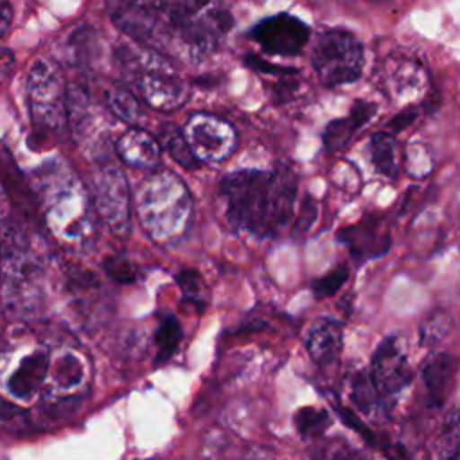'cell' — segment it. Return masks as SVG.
I'll list each match as a JSON object with an SVG mask.
<instances>
[{
    "mask_svg": "<svg viewBox=\"0 0 460 460\" xmlns=\"http://www.w3.org/2000/svg\"><path fill=\"white\" fill-rule=\"evenodd\" d=\"M228 221L259 237L277 235L289 221L296 196V176L277 171H237L221 181Z\"/></svg>",
    "mask_w": 460,
    "mask_h": 460,
    "instance_id": "1",
    "label": "cell"
},
{
    "mask_svg": "<svg viewBox=\"0 0 460 460\" xmlns=\"http://www.w3.org/2000/svg\"><path fill=\"white\" fill-rule=\"evenodd\" d=\"M162 14L176 38L194 54L217 50L234 18L221 0H158Z\"/></svg>",
    "mask_w": 460,
    "mask_h": 460,
    "instance_id": "2",
    "label": "cell"
},
{
    "mask_svg": "<svg viewBox=\"0 0 460 460\" xmlns=\"http://www.w3.org/2000/svg\"><path fill=\"white\" fill-rule=\"evenodd\" d=\"M120 63L131 72L140 97L155 110L172 111L185 104L189 97L187 84L174 74V70L155 52L144 58L131 49H120Z\"/></svg>",
    "mask_w": 460,
    "mask_h": 460,
    "instance_id": "3",
    "label": "cell"
},
{
    "mask_svg": "<svg viewBox=\"0 0 460 460\" xmlns=\"http://www.w3.org/2000/svg\"><path fill=\"white\" fill-rule=\"evenodd\" d=\"M311 61L325 86L349 84L361 75L363 47L352 32L329 29L316 38Z\"/></svg>",
    "mask_w": 460,
    "mask_h": 460,
    "instance_id": "4",
    "label": "cell"
},
{
    "mask_svg": "<svg viewBox=\"0 0 460 460\" xmlns=\"http://www.w3.org/2000/svg\"><path fill=\"white\" fill-rule=\"evenodd\" d=\"M29 111L36 128L56 131L63 126L68 108L59 70L47 59H38L27 77Z\"/></svg>",
    "mask_w": 460,
    "mask_h": 460,
    "instance_id": "5",
    "label": "cell"
},
{
    "mask_svg": "<svg viewBox=\"0 0 460 460\" xmlns=\"http://www.w3.org/2000/svg\"><path fill=\"white\" fill-rule=\"evenodd\" d=\"M111 20L131 40L153 50L165 49L176 38L160 7L144 0H120L111 11Z\"/></svg>",
    "mask_w": 460,
    "mask_h": 460,
    "instance_id": "6",
    "label": "cell"
},
{
    "mask_svg": "<svg viewBox=\"0 0 460 460\" xmlns=\"http://www.w3.org/2000/svg\"><path fill=\"white\" fill-rule=\"evenodd\" d=\"M189 207V192L183 183L169 172L155 174L140 187V217L147 225L167 228L165 221L171 219V216L178 221L187 214Z\"/></svg>",
    "mask_w": 460,
    "mask_h": 460,
    "instance_id": "7",
    "label": "cell"
},
{
    "mask_svg": "<svg viewBox=\"0 0 460 460\" xmlns=\"http://www.w3.org/2000/svg\"><path fill=\"white\" fill-rule=\"evenodd\" d=\"M183 133L201 162H221L234 153L235 131L216 115L192 113L185 122Z\"/></svg>",
    "mask_w": 460,
    "mask_h": 460,
    "instance_id": "8",
    "label": "cell"
},
{
    "mask_svg": "<svg viewBox=\"0 0 460 460\" xmlns=\"http://www.w3.org/2000/svg\"><path fill=\"white\" fill-rule=\"evenodd\" d=\"M252 38L268 54L296 56L309 41V27L289 13H279L255 23Z\"/></svg>",
    "mask_w": 460,
    "mask_h": 460,
    "instance_id": "9",
    "label": "cell"
},
{
    "mask_svg": "<svg viewBox=\"0 0 460 460\" xmlns=\"http://www.w3.org/2000/svg\"><path fill=\"white\" fill-rule=\"evenodd\" d=\"M368 376L385 399L397 395L410 385V365L395 336H390L377 345Z\"/></svg>",
    "mask_w": 460,
    "mask_h": 460,
    "instance_id": "10",
    "label": "cell"
},
{
    "mask_svg": "<svg viewBox=\"0 0 460 460\" xmlns=\"http://www.w3.org/2000/svg\"><path fill=\"white\" fill-rule=\"evenodd\" d=\"M95 198L99 210L113 230H126L128 187L122 172L111 164L102 165L95 174Z\"/></svg>",
    "mask_w": 460,
    "mask_h": 460,
    "instance_id": "11",
    "label": "cell"
},
{
    "mask_svg": "<svg viewBox=\"0 0 460 460\" xmlns=\"http://www.w3.org/2000/svg\"><path fill=\"white\" fill-rule=\"evenodd\" d=\"M458 372V359L451 354H433L422 367V383L428 397V404L433 408L444 406L449 399Z\"/></svg>",
    "mask_w": 460,
    "mask_h": 460,
    "instance_id": "12",
    "label": "cell"
},
{
    "mask_svg": "<svg viewBox=\"0 0 460 460\" xmlns=\"http://www.w3.org/2000/svg\"><path fill=\"white\" fill-rule=\"evenodd\" d=\"M120 160L137 169H153L160 162V146L147 131L131 128L120 135L115 144Z\"/></svg>",
    "mask_w": 460,
    "mask_h": 460,
    "instance_id": "13",
    "label": "cell"
},
{
    "mask_svg": "<svg viewBox=\"0 0 460 460\" xmlns=\"http://www.w3.org/2000/svg\"><path fill=\"white\" fill-rule=\"evenodd\" d=\"M343 327L338 320L320 318L313 323L305 336V347L311 359L318 365L332 363L341 349Z\"/></svg>",
    "mask_w": 460,
    "mask_h": 460,
    "instance_id": "14",
    "label": "cell"
},
{
    "mask_svg": "<svg viewBox=\"0 0 460 460\" xmlns=\"http://www.w3.org/2000/svg\"><path fill=\"white\" fill-rule=\"evenodd\" d=\"M340 239L349 246L356 259H370L388 250L390 239L386 234L377 230L376 223H359L347 226L340 232Z\"/></svg>",
    "mask_w": 460,
    "mask_h": 460,
    "instance_id": "15",
    "label": "cell"
},
{
    "mask_svg": "<svg viewBox=\"0 0 460 460\" xmlns=\"http://www.w3.org/2000/svg\"><path fill=\"white\" fill-rule=\"evenodd\" d=\"M374 111H376V106L372 102L358 101L352 106L347 119H336L331 124H327L325 135H323V142H325L327 149L329 151H338L343 146H347L352 133L358 128H361L365 122H368V119L374 115Z\"/></svg>",
    "mask_w": 460,
    "mask_h": 460,
    "instance_id": "16",
    "label": "cell"
},
{
    "mask_svg": "<svg viewBox=\"0 0 460 460\" xmlns=\"http://www.w3.org/2000/svg\"><path fill=\"white\" fill-rule=\"evenodd\" d=\"M47 367H49L47 352L40 350L29 358H25L9 379L7 386H9L11 394H14L18 397H31L41 386Z\"/></svg>",
    "mask_w": 460,
    "mask_h": 460,
    "instance_id": "17",
    "label": "cell"
},
{
    "mask_svg": "<svg viewBox=\"0 0 460 460\" xmlns=\"http://www.w3.org/2000/svg\"><path fill=\"white\" fill-rule=\"evenodd\" d=\"M158 142L165 147V151L183 167L189 171H194L201 165V160L194 153L192 146L189 144L185 133L178 129L174 124H162L158 128Z\"/></svg>",
    "mask_w": 460,
    "mask_h": 460,
    "instance_id": "18",
    "label": "cell"
},
{
    "mask_svg": "<svg viewBox=\"0 0 460 460\" xmlns=\"http://www.w3.org/2000/svg\"><path fill=\"white\" fill-rule=\"evenodd\" d=\"M370 156L372 164L379 174L386 178H395L399 171L397 162V144L390 133L377 131L370 138Z\"/></svg>",
    "mask_w": 460,
    "mask_h": 460,
    "instance_id": "19",
    "label": "cell"
},
{
    "mask_svg": "<svg viewBox=\"0 0 460 460\" xmlns=\"http://www.w3.org/2000/svg\"><path fill=\"white\" fill-rule=\"evenodd\" d=\"M438 460H460V408L449 411L437 440Z\"/></svg>",
    "mask_w": 460,
    "mask_h": 460,
    "instance_id": "20",
    "label": "cell"
},
{
    "mask_svg": "<svg viewBox=\"0 0 460 460\" xmlns=\"http://www.w3.org/2000/svg\"><path fill=\"white\" fill-rule=\"evenodd\" d=\"M181 338H183V331H181V325H180L178 318L176 316H165L160 322V325L156 329V334H155V340H156V345H158V354H156L155 363L162 365V363L169 361L172 358V354L176 352Z\"/></svg>",
    "mask_w": 460,
    "mask_h": 460,
    "instance_id": "21",
    "label": "cell"
},
{
    "mask_svg": "<svg viewBox=\"0 0 460 460\" xmlns=\"http://www.w3.org/2000/svg\"><path fill=\"white\" fill-rule=\"evenodd\" d=\"M350 397H352L354 404L363 413H368V415H372L374 411H379L383 408V401H385V397L379 394L374 381L367 374H358L354 377L352 388H350Z\"/></svg>",
    "mask_w": 460,
    "mask_h": 460,
    "instance_id": "22",
    "label": "cell"
},
{
    "mask_svg": "<svg viewBox=\"0 0 460 460\" xmlns=\"http://www.w3.org/2000/svg\"><path fill=\"white\" fill-rule=\"evenodd\" d=\"M106 102L120 120L137 122L142 115L140 101L122 86H111L106 93Z\"/></svg>",
    "mask_w": 460,
    "mask_h": 460,
    "instance_id": "23",
    "label": "cell"
},
{
    "mask_svg": "<svg viewBox=\"0 0 460 460\" xmlns=\"http://www.w3.org/2000/svg\"><path fill=\"white\" fill-rule=\"evenodd\" d=\"M331 424V415L318 408H300L295 413V426L304 438H320Z\"/></svg>",
    "mask_w": 460,
    "mask_h": 460,
    "instance_id": "24",
    "label": "cell"
},
{
    "mask_svg": "<svg viewBox=\"0 0 460 460\" xmlns=\"http://www.w3.org/2000/svg\"><path fill=\"white\" fill-rule=\"evenodd\" d=\"M4 185H5V190L9 192L13 203L22 207V210L25 214H32L34 212L31 192H27V189H25V185L22 181V176L18 174L16 169H13L11 172L7 171V167L4 169Z\"/></svg>",
    "mask_w": 460,
    "mask_h": 460,
    "instance_id": "25",
    "label": "cell"
},
{
    "mask_svg": "<svg viewBox=\"0 0 460 460\" xmlns=\"http://www.w3.org/2000/svg\"><path fill=\"white\" fill-rule=\"evenodd\" d=\"M347 277H349L347 266H338V268H334L332 271L325 273L323 277L314 279V282H313V291H314V295H316L318 298L331 296V295H334V293L345 284Z\"/></svg>",
    "mask_w": 460,
    "mask_h": 460,
    "instance_id": "26",
    "label": "cell"
},
{
    "mask_svg": "<svg viewBox=\"0 0 460 460\" xmlns=\"http://www.w3.org/2000/svg\"><path fill=\"white\" fill-rule=\"evenodd\" d=\"M316 460H367V458L347 442L332 440L318 449Z\"/></svg>",
    "mask_w": 460,
    "mask_h": 460,
    "instance_id": "27",
    "label": "cell"
},
{
    "mask_svg": "<svg viewBox=\"0 0 460 460\" xmlns=\"http://www.w3.org/2000/svg\"><path fill=\"white\" fill-rule=\"evenodd\" d=\"M104 271L110 279H113L119 284H131L137 279L135 266L122 257H110L104 261Z\"/></svg>",
    "mask_w": 460,
    "mask_h": 460,
    "instance_id": "28",
    "label": "cell"
},
{
    "mask_svg": "<svg viewBox=\"0 0 460 460\" xmlns=\"http://www.w3.org/2000/svg\"><path fill=\"white\" fill-rule=\"evenodd\" d=\"M316 203L307 196L302 203V210H300V216L293 226V237H302L309 228L311 225L314 223L316 219Z\"/></svg>",
    "mask_w": 460,
    "mask_h": 460,
    "instance_id": "29",
    "label": "cell"
},
{
    "mask_svg": "<svg viewBox=\"0 0 460 460\" xmlns=\"http://www.w3.org/2000/svg\"><path fill=\"white\" fill-rule=\"evenodd\" d=\"M447 327H449L447 320H444V316L440 313H437L422 325V343L438 341L440 336H444V332L447 331Z\"/></svg>",
    "mask_w": 460,
    "mask_h": 460,
    "instance_id": "30",
    "label": "cell"
},
{
    "mask_svg": "<svg viewBox=\"0 0 460 460\" xmlns=\"http://www.w3.org/2000/svg\"><path fill=\"white\" fill-rule=\"evenodd\" d=\"M338 415L341 417V420L350 428V429H354L356 433H359L367 442H370V444H374L376 442V437H374V433L359 420V417L352 411V410H349V408H343V406H338Z\"/></svg>",
    "mask_w": 460,
    "mask_h": 460,
    "instance_id": "31",
    "label": "cell"
},
{
    "mask_svg": "<svg viewBox=\"0 0 460 460\" xmlns=\"http://www.w3.org/2000/svg\"><path fill=\"white\" fill-rule=\"evenodd\" d=\"M244 63H246L250 68H253V70H257V72H262V74H282V75H289V74H295V72H296L295 68H282V66H277V65H273V63H270V61H266V59H262V58H257V56H253V54H248V56L244 58Z\"/></svg>",
    "mask_w": 460,
    "mask_h": 460,
    "instance_id": "32",
    "label": "cell"
},
{
    "mask_svg": "<svg viewBox=\"0 0 460 460\" xmlns=\"http://www.w3.org/2000/svg\"><path fill=\"white\" fill-rule=\"evenodd\" d=\"M176 280L180 284V288L183 289L185 296H198L196 293L199 291V275L194 270H183L181 273L176 275Z\"/></svg>",
    "mask_w": 460,
    "mask_h": 460,
    "instance_id": "33",
    "label": "cell"
},
{
    "mask_svg": "<svg viewBox=\"0 0 460 460\" xmlns=\"http://www.w3.org/2000/svg\"><path fill=\"white\" fill-rule=\"evenodd\" d=\"M413 119H415V111H413V110H404V111H401L399 115H395L394 120H390V128L395 129V131H401V129H404Z\"/></svg>",
    "mask_w": 460,
    "mask_h": 460,
    "instance_id": "34",
    "label": "cell"
},
{
    "mask_svg": "<svg viewBox=\"0 0 460 460\" xmlns=\"http://www.w3.org/2000/svg\"><path fill=\"white\" fill-rule=\"evenodd\" d=\"M383 451H385V456L388 460H410L408 453L404 451L402 446L399 444H385L383 446Z\"/></svg>",
    "mask_w": 460,
    "mask_h": 460,
    "instance_id": "35",
    "label": "cell"
},
{
    "mask_svg": "<svg viewBox=\"0 0 460 460\" xmlns=\"http://www.w3.org/2000/svg\"><path fill=\"white\" fill-rule=\"evenodd\" d=\"M70 280H72V284H81L83 288H90V286L97 284V279L90 271H77L70 277Z\"/></svg>",
    "mask_w": 460,
    "mask_h": 460,
    "instance_id": "36",
    "label": "cell"
},
{
    "mask_svg": "<svg viewBox=\"0 0 460 460\" xmlns=\"http://www.w3.org/2000/svg\"><path fill=\"white\" fill-rule=\"evenodd\" d=\"M11 18H13V11H11V5L9 2H2V22H0V34L2 38L7 34V29H9V23H11Z\"/></svg>",
    "mask_w": 460,
    "mask_h": 460,
    "instance_id": "37",
    "label": "cell"
},
{
    "mask_svg": "<svg viewBox=\"0 0 460 460\" xmlns=\"http://www.w3.org/2000/svg\"><path fill=\"white\" fill-rule=\"evenodd\" d=\"M13 61H14V58H13L11 50H9V49H4V52H2V74H4V75L9 74V66H11Z\"/></svg>",
    "mask_w": 460,
    "mask_h": 460,
    "instance_id": "38",
    "label": "cell"
}]
</instances>
